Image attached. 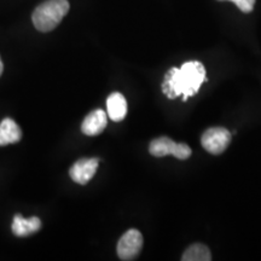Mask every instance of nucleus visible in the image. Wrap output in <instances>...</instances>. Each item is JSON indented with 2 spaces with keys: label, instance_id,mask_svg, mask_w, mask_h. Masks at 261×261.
I'll list each match as a JSON object with an SVG mask.
<instances>
[{
  "label": "nucleus",
  "instance_id": "nucleus-1",
  "mask_svg": "<svg viewBox=\"0 0 261 261\" xmlns=\"http://www.w3.org/2000/svg\"><path fill=\"white\" fill-rule=\"evenodd\" d=\"M205 80V68L201 62L190 61L181 68H172L165 75L162 92L169 99H174L182 94L184 99L194 96Z\"/></svg>",
  "mask_w": 261,
  "mask_h": 261
},
{
  "label": "nucleus",
  "instance_id": "nucleus-2",
  "mask_svg": "<svg viewBox=\"0 0 261 261\" xmlns=\"http://www.w3.org/2000/svg\"><path fill=\"white\" fill-rule=\"evenodd\" d=\"M69 11L68 0H47L38 6L33 12L34 27L42 33L55 29Z\"/></svg>",
  "mask_w": 261,
  "mask_h": 261
},
{
  "label": "nucleus",
  "instance_id": "nucleus-3",
  "mask_svg": "<svg viewBox=\"0 0 261 261\" xmlns=\"http://www.w3.org/2000/svg\"><path fill=\"white\" fill-rule=\"evenodd\" d=\"M231 142V133L223 127H212L202 135L201 144L208 152L219 155L224 152Z\"/></svg>",
  "mask_w": 261,
  "mask_h": 261
},
{
  "label": "nucleus",
  "instance_id": "nucleus-4",
  "mask_svg": "<svg viewBox=\"0 0 261 261\" xmlns=\"http://www.w3.org/2000/svg\"><path fill=\"white\" fill-rule=\"evenodd\" d=\"M143 247V236L136 228L128 230L117 243V255L121 260H135Z\"/></svg>",
  "mask_w": 261,
  "mask_h": 261
},
{
  "label": "nucleus",
  "instance_id": "nucleus-5",
  "mask_svg": "<svg viewBox=\"0 0 261 261\" xmlns=\"http://www.w3.org/2000/svg\"><path fill=\"white\" fill-rule=\"evenodd\" d=\"M98 168V159H81L71 166L69 175L75 182L80 185L87 184Z\"/></svg>",
  "mask_w": 261,
  "mask_h": 261
},
{
  "label": "nucleus",
  "instance_id": "nucleus-6",
  "mask_svg": "<svg viewBox=\"0 0 261 261\" xmlns=\"http://www.w3.org/2000/svg\"><path fill=\"white\" fill-rule=\"evenodd\" d=\"M107 114L102 109L93 110L85 117L81 130L86 136H98L103 132L107 127Z\"/></svg>",
  "mask_w": 261,
  "mask_h": 261
},
{
  "label": "nucleus",
  "instance_id": "nucleus-7",
  "mask_svg": "<svg viewBox=\"0 0 261 261\" xmlns=\"http://www.w3.org/2000/svg\"><path fill=\"white\" fill-rule=\"evenodd\" d=\"M41 227V221L37 217H32L29 219L22 217L21 214L15 215L12 223V232L17 237H25L29 234L38 232Z\"/></svg>",
  "mask_w": 261,
  "mask_h": 261
},
{
  "label": "nucleus",
  "instance_id": "nucleus-8",
  "mask_svg": "<svg viewBox=\"0 0 261 261\" xmlns=\"http://www.w3.org/2000/svg\"><path fill=\"white\" fill-rule=\"evenodd\" d=\"M108 116L113 121H122L127 115V102L126 98L121 93L114 92L107 99Z\"/></svg>",
  "mask_w": 261,
  "mask_h": 261
},
{
  "label": "nucleus",
  "instance_id": "nucleus-9",
  "mask_svg": "<svg viewBox=\"0 0 261 261\" xmlns=\"http://www.w3.org/2000/svg\"><path fill=\"white\" fill-rule=\"evenodd\" d=\"M22 138V130L12 119H4L0 123V146L14 144Z\"/></svg>",
  "mask_w": 261,
  "mask_h": 261
},
{
  "label": "nucleus",
  "instance_id": "nucleus-10",
  "mask_svg": "<svg viewBox=\"0 0 261 261\" xmlns=\"http://www.w3.org/2000/svg\"><path fill=\"white\" fill-rule=\"evenodd\" d=\"M177 143L168 137H160L150 143L149 151L155 158H163V156L174 154Z\"/></svg>",
  "mask_w": 261,
  "mask_h": 261
},
{
  "label": "nucleus",
  "instance_id": "nucleus-11",
  "mask_svg": "<svg viewBox=\"0 0 261 261\" xmlns=\"http://www.w3.org/2000/svg\"><path fill=\"white\" fill-rule=\"evenodd\" d=\"M182 261H210L212 260V254L204 244L196 243L192 244L185 250L181 256Z\"/></svg>",
  "mask_w": 261,
  "mask_h": 261
},
{
  "label": "nucleus",
  "instance_id": "nucleus-12",
  "mask_svg": "<svg viewBox=\"0 0 261 261\" xmlns=\"http://www.w3.org/2000/svg\"><path fill=\"white\" fill-rule=\"evenodd\" d=\"M174 158L179 160H187L191 156V149L190 146L184 144V143H177V146H175L174 154H173Z\"/></svg>",
  "mask_w": 261,
  "mask_h": 261
},
{
  "label": "nucleus",
  "instance_id": "nucleus-13",
  "mask_svg": "<svg viewBox=\"0 0 261 261\" xmlns=\"http://www.w3.org/2000/svg\"><path fill=\"white\" fill-rule=\"evenodd\" d=\"M234 4L237 5V8L242 12L249 14L253 11L254 4H255V0H233Z\"/></svg>",
  "mask_w": 261,
  "mask_h": 261
},
{
  "label": "nucleus",
  "instance_id": "nucleus-14",
  "mask_svg": "<svg viewBox=\"0 0 261 261\" xmlns=\"http://www.w3.org/2000/svg\"><path fill=\"white\" fill-rule=\"evenodd\" d=\"M3 70H4V64H3V62H2V58H0V76H2V74H3Z\"/></svg>",
  "mask_w": 261,
  "mask_h": 261
},
{
  "label": "nucleus",
  "instance_id": "nucleus-15",
  "mask_svg": "<svg viewBox=\"0 0 261 261\" xmlns=\"http://www.w3.org/2000/svg\"><path fill=\"white\" fill-rule=\"evenodd\" d=\"M228 2H232L233 3V0H228Z\"/></svg>",
  "mask_w": 261,
  "mask_h": 261
}]
</instances>
